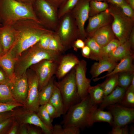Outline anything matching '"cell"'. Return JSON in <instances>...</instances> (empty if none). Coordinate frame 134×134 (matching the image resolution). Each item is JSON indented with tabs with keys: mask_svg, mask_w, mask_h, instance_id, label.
<instances>
[{
	"mask_svg": "<svg viewBox=\"0 0 134 134\" xmlns=\"http://www.w3.org/2000/svg\"><path fill=\"white\" fill-rule=\"evenodd\" d=\"M89 17L95 15L106 9L109 5L106 2L91 0L90 1Z\"/></svg>",
	"mask_w": 134,
	"mask_h": 134,
	"instance_id": "cell-31",
	"label": "cell"
},
{
	"mask_svg": "<svg viewBox=\"0 0 134 134\" xmlns=\"http://www.w3.org/2000/svg\"><path fill=\"white\" fill-rule=\"evenodd\" d=\"M63 78L59 81H55V84L59 90L62 96L64 105L65 114L72 105L75 104L78 100H81L78 94L75 68Z\"/></svg>",
	"mask_w": 134,
	"mask_h": 134,
	"instance_id": "cell-7",
	"label": "cell"
},
{
	"mask_svg": "<svg viewBox=\"0 0 134 134\" xmlns=\"http://www.w3.org/2000/svg\"><path fill=\"white\" fill-rule=\"evenodd\" d=\"M58 10L67 0H45Z\"/></svg>",
	"mask_w": 134,
	"mask_h": 134,
	"instance_id": "cell-48",
	"label": "cell"
},
{
	"mask_svg": "<svg viewBox=\"0 0 134 134\" xmlns=\"http://www.w3.org/2000/svg\"><path fill=\"white\" fill-rule=\"evenodd\" d=\"M118 74V86L126 90L130 85L134 77V72H123Z\"/></svg>",
	"mask_w": 134,
	"mask_h": 134,
	"instance_id": "cell-34",
	"label": "cell"
},
{
	"mask_svg": "<svg viewBox=\"0 0 134 134\" xmlns=\"http://www.w3.org/2000/svg\"><path fill=\"white\" fill-rule=\"evenodd\" d=\"M134 58V54L126 56L120 61L119 63H117L110 72L101 77L93 79V80L95 82L105 77L123 72H134V67L132 63Z\"/></svg>",
	"mask_w": 134,
	"mask_h": 134,
	"instance_id": "cell-21",
	"label": "cell"
},
{
	"mask_svg": "<svg viewBox=\"0 0 134 134\" xmlns=\"http://www.w3.org/2000/svg\"><path fill=\"white\" fill-rule=\"evenodd\" d=\"M19 111L15 110L0 113V122L8 118L15 117Z\"/></svg>",
	"mask_w": 134,
	"mask_h": 134,
	"instance_id": "cell-46",
	"label": "cell"
},
{
	"mask_svg": "<svg viewBox=\"0 0 134 134\" xmlns=\"http://www.w3.org/2000/svg\"><path fill=\"white\" fill-rule=\"evenodd\" d=\"M9 85L15 100L25 106L28 89L26 73L20 76L16 77L14 81Z\"/></svg>",
	"mask_w": 134,
	"mask_h": 134,
	"instance_id": "cell-14",
	"label": "cell"
},
{
	"mask_svg": "<svg viewBox=\"0 0 134 134\" xmlns=\"http://www.w3.org/2000/svg\"><path fill=\"white\" fill-rule=\"evenodd\" d=\"M128 40L130 44L132 49H134V27L132 29L130 34Z\"/></svg>",
	"mask_w": 134,
	"mask_h": 134,
	"instance_id": "cell-53",
	"label": "cell"
},
{
	"mask_svg": "<svg viewBox=\"0 0 134 134\" xmlns=\"http://www.w3.org/2000/svg\"><path fill=\"white\" fill-rule=\"evenodd\" d=\"M126 90L117 86L112 92L104 98L100 103L99 108L103 109L110 105L118 103L121 100Z\"/></svg>",
	"mask_w": 134,
	"mask_h": 134,
	"instance_id": "cell-24",
	"label": "cell"
},
{
	"mask_svg": "<svg viewBox=\"0 0 134 134\" xmlns=\"http://www.w3.org/2000/svg\"><path fill=\"white\" fill-rule=\"evenodd\" d=\"M55 86L54 78H51L48 84L39 91V102L40 105L49 102L53 93Z\"/></svg>",
	"mask_w": 134,
	"mask_h": 134,
	"instance_id": "cell-27",
	"label": "cell"
},
{
	"mask_svg": "<svg viewBox=\"0 0 134 134\" xmlns=\"http://www.w3.org/2000/svg\"><path fill=\"white\" fill-rule=\"evenodd\" d=\"M89 95L69 108L62 121V127H73L80 129L90 127V119L94 107Z\"/></svg>",
	"mask_w": 134,
	"mask_h": 134,
	"instance_id": "cell-4",
	"label": "cell"
},
{
	"mask_svg": "<svg viewBox=\"0 0 134 134\" xmlns=\"http://www.w3.org/2000/svg\"><path fill=\"white\" fill-rule=\"evenodd\" d=\"M118 74L108 77L103 82L101 83L103 90L104 97L112 92L118 86Z\"/></svg>",
	"mask_w": 134,
	"mask_h": 134,
	"instance_id": "cell-30",
	"label": "cell"
},
{
	"mask_svg": "<svg viewBox=\"0 0 134 134\" xmlns=\"http://www.w3.org/2000/svg\"><path fill=\"white\" fill-rule=\"evenodd\" d=\"M84 41L85 45L89 46L91 50L90 59L99 61L102 58L101 47L93 38L87 37Z\"/></svg>",
	"mask_w": 134,
	"mask_h": 134,
	"instance_id": "cell-29",
	"label": "cell"
},
{
	"mask_svg": "<svg viewBox=\"0 0 134 134\" xmlns=\"http://www.w3.org/2000/svg\"><path fill=\"white\" fill-rule=\"evenodd\" d=\"M88 19V25L85 30L87 37H90L98 29L110 24L112 21L113 18L108 8L102 12L89 17Z\"/></svg>",
	"mask_w": 134,
	"mask_h": 134,
	"instance_id": "cell-15",
	"label": "cell"
},
{
	"mask_svg": "<svg viewBox=\"0 0 134 134\" xmlns=\"http://www.w3.org/2000/svg\"><path fill=\"white\" fill-rule=\"evenodd\" d=\"M91 50L88 46L85 45L81 49V53L82 56L84 57L89 58L91 54Z\"/></svg>",
	"mask_w": 134,
	"mask_h": 134,
	"instance_id": "cell-51",
	"label": "cell"
},
{
	"mask_svg": "<svg viewBox=\"0 0 134 134\" xmlns=\"http://www.w3.org/2000/svg\"><path fill=\"white\" fill-rule=\"evenodd\" d=\"M62 56V53L44 49L37 43L23 52L17 60L14 68L15 76L26 73L31 66L43 60H51L59 63Z\"/></svg>",
	"mask_w": 134,
	"mask_h": 134,
	"instance_id": "cell-2",
	"label": "cell"
},
{
	"mask_svg": "<svg viewBox=\"0 0 134 134\" xmlns=\"http://www.w3.org/2000/svg\"><path fill=\"white\" fill-rule=\"evenodd\" d=\"M85 45L84 40L82 39L78 38L75 40L73 43L72 47L73 50L77 51L79 49H82Z\"/></svg>",
	"mask_w": 134,
	"mask_h": 134,
	"instance_id": "cell-47",
	"label": "cell"
},
{
	"mask_svg": "<svg viewBox=\"0 0 134 134\" xmlns=\"http://www.w3.org/2000/svg\"><path fill=\"white\" fill-rule=\"evenodd\" d=\"M36 112L27 110L19 111L15 116L17 122L21 124H29L40 128L45 134H52V129L46 125L41 120Z\"/></svg>",
	"mask_w": 134,
	"mask_h": 134,
	"instance_id": "cell-16",
	"label": "cell"
},
{
	"mask_svg": "<svg viewBox=\"0 0 134 134\" xmlns=\"http://www.w3.org/2000/svg\"><path fill=\"white\" fill-rule=\"evenodd\" d=\"M18 58L15 57L9 51L0 56V67L3 69L10 81L13 82L16 78L15 66Z\"/></svg>",
	"mask_w": 134,
	"mask_h": 134,
	"instance_id": "cell-20",
	"label": "cell"
},
{
	"mask_svg": "<svg viewBox=\"0 0 134 134\" xmlns=\"http://www.w3.org/2000/svg\"><path fill=\"white\" fill-rule=\"evenodd\" d=\"M115 37L110 24L97 30L89 37L93 38L102 47L115 38Z\"/></svg>",
	"mask_w": 134,
	"mask_h": 134,
	"instance_id": "cell-22",
	"label": "cell"
},
{
	"mask_svg": "<svg viewBox=\"0 0 134 134\" xmlns=\"http://www.w3.org/2000/svg\"><path fill=\"white\" fill-rule=\"evenodd\" d=\"M89 0H79L71 12L78 28L79 38L84 41L87 37L85 25L89 17Z\"/></svg>",
	"mask_w": 134,
	"mask_h": 134,
	"instance_id": "cell-11",
	"label": "cell"
},
{
	"mask_svg": "<svg viewBox=\"0 0 134 134\" xmlns=\"http://www.w3.org/2000/svg\"><path fill=\"white\" fill-rule=\"evenodd\" d=\"M11 100L16 101L13 96L9 84H0V101Z\"/></svg>",
	"mask_w": 134,
	"mask_h": 134,
	"instance_id": "cell-36",
	"label": "cell"
},
{
	"mask_svg": "<svg viewBox=\"0 0 134 134\" xmlns=\"http://www.w3.org/2000/svg\"><path fill=\"white\" fill-rule=\"evenodd\" d=\"M28 134H41L42 132L41 131L32 128H28Z\"/></svg>",
	"mask_w": 134,
	"mask_h": 134,
	"instance_id": "cell-55",
	"label": "cell"
},
{
	"mask_svg": "<svg viewBox=\"0 0 134 134\" xmlns=\"http://www.w3.org/2000/svg\"><path fill=\"white\" fill-rule=\"evenodd\" d=\"M15 119V117H13L0 122V134H6Z\"/></svg>",
	"mask_w": 134,
	"mask_h": 134,
	"instance_id": "cell-41",
	"label": "cell"
},
{
	"mask_svg": "<svg viewBox=\"0 0 134 134\" xmlns=\"http://www.w3.org/2000/svg\"><path fill=\"white\" fill-rule=\"evenodd\" d=\"M54 32L50 33L45 34L41 37L37 43L40 47L44 49H48L52 34Z\"/></svg>",
	"mask_w": 134,
	"mask_h": 134,
	"instance_id": "cell-43",
	"label": "cell"
},
{
	"mask_svg": "<svg viewBox=\"0 0 134 134\" xmlns=\"http://www.w3.org/2000/svg\"><path fill=\"white\" fill-rule=\"evenodd\" d=\"M26 73L28 89L25 106L27 110L37 113L40 106L38 78L35 72L32 69L31 71L28 69Z\"/></svg>",
	"mask_w": 134,
	"mask_h": 134,
	"instance_id": "cell-10",
	"label": "cell"
},
{
	"mask_svg": "<svg viewBox=\"0 0 134 134\" xmlns=\"http://www.w3.org/2000/svg\"><path fill=\"white\" fill-rule=\"evenodd\" d=\"M25 124H21L19 128L18 134H28V128Z\"/></svg>",
	"mask_w": 134,
	"mask_h": 134,
	"instance_id": "cell-54",
	"label": "cell"
},
{
	"mask_svg": "<svg viewBox=\"0 0 134 134\" xmlns=\"http://www.w3.org/2000/svg\"><path fill=\"white\" fill-rule=\"evenodd\" d=\"M17 35V32L13 24L0 26V42L4 54L8 52L13 46Z\"/></svg>",
	"mask_w": 134,
	"mask_h": 134,
	"instance_id": "cell-17",
	"label": "cell"
},
{
	"mask_svg": "<svg viewBox=\"0 0 134 134\" xmlns=\"http://www.w3.org/2000/svg\"><path fill=\"white\" fill-rule=\"evenodd\" d=\"M80 129L73 127H67L63 128L60 124L53 126L52 129V134H79Z\"/></svg>",
	"mask_w": 134,
	"mask_h": 134,
	"instance_id": "cell-33",
	"label": "cell"
},
{
	"mask_svg": "<svg viewBox=\"0 0 134 134\" xmlns=\"http://www.w3.org/2000/svg\"><path fill=\"white\" fill-rule=\"evenodd\" d=\"M24 105L15 100L0 101V113L14 110V109Z\"/></svg>",
	"mask_w": 134,
	"mask_h": 134,
	"instance_id": "cell-38",
	"label": "cell"
},
{
	"mask_svg": "<svg viewBox=\"0 0 134 134\" xmlns=\"http://www.w3.org/2000/svg\"><path fill=\"white\" fill-rule=\"evenodd\" d=\"M49 102L56 109L58 117L65 114L64 106L63 99L59 90L55 85L53 93Z\"/></svg>",
	"mask_w": 134,
	"mask_h": 134,
	"instance_id": "cell-26",
	"label": "cell"
},
{
	"mask_svg": "<svg viewBox=\"0 0 134 134\" xmlns=\"http://www.w3.org/2000/svg\"><path fill=\"white\" fill-rule=\"evenodd\" d=\"M25 4L32 5L34 0H15Z\"/></svg>",
	"mask_w": 134,
	"mask_h": 134,
	"instance_id": "cell-56",
	"label": "cell"
},
{
	"mask_svg": "<svg viewBox=\"0 0 134 134\" xmlns=\"http://www.w3.org/2000/svg\"><path fill=\"white\" fill-rule=\"evenodd\" d=\"M79 61L78 57L72 54L62 56L55 74L56 77L59 79L63 78L75 67Z\"/></svg>",
	"mask_w": 134,
	"mask_h": 134,
	"instance_id": "cell-18",
	"label": "cell"
},
{
	"mask_svg": "<svg viewBox=\"0 0 134 134\" xmlns=\"http://www.w3.org/2000/svg\"><path fill=\"white\" fill-rule=\"evenodd\" d=\"M27 19L40 23L32 5L15 0H0V23L2 25L13 24L18 21Z\"/></svg>",
	"mask_w": 134,
	"mask_h": 134,
	"instance_id": "cell-3",
	"label": "cell"
},
{
	"mask_svg": "<svg viewBox=\"0 0 134 134\" xmlns=\"http://www.w3.org/2000/svg\"><path fill=\"white\" fill-rule=\"evenodd\" d=\"M79 0H67L58 10L59 19L65 14L70 12Z\"/></svg>",
	"mask_w": 134,
	"mask_h": 134,
	"instance_id": "cell-37",
	"label": "cell"
},
{
	"mask_svg": "<svg viewBox=\"0 0 134 134\" xmlns=\"http://www.w3.org/2000/svg\"><path fill=\"white\" fill-rule=\"evenodd\" d=\"M95 62L92 66L90 73L92 79L98 77L102 73L107 71L108 73L111 71L117 64V62L108 57H103Z\"/></svg>",
	"mask_w": 134,
	"mask_h": 134,
	"instance_id": "cell-19",
	"label": "cell"
},
{
	"mask_svg": "<svg viewBox=\"0 0 134 134\" xmlns=\"http://www.w3.org/2000/svg\"><path fill=\"white\" fill-rule=\"evenodd\" d=\"M44 105L45 109L53 120L54 119L58 117L56 110L51 104L48 102Z\"/></svg>",
	"mask_w": 134,
	"mask_h": 134,
	"instance_id": "cell-44",
	"label": "cell"
},
{
	"mask_svg": "<svg viewBox=\"0 0 134 134\" xmlns=\"http://www.w3.org/2000/svg\"><path fill=\"white\" fill-rule=\"evenodd\" d=\"M106 0H89L91 1V0H95V1H105Z\"/></svg>",
	"mask_w": 134,
	"mask_h": 134,
	"instance_id": "cell-60",
	"label": "cell"
},
{
	"mask_svg": "<svg viewBox=\"0 0 134 134\" xmlns=\"http://www.w3.org/2000/svg\"><path fill=\"white\" fill-rule=\"evenodd\" d=\"M14 121L11 127L6 133L8 134H18V123Z\"/></svg>",
	"mask_w": 134,
	"mask_h": 134,
	"instance_id": "cell-50",
	"label": "cell"
},
{
	"mask_svg": "<svg viewBox=\"0 0 134 134\" xmlns=\"http://www.w3.org/2000/svg\"><path fill=\"white\" fill-rule=\"evenodd\" d=\"M118 7L126 16L134 20V9L129 5L125 2Z\"/></svg>",
	"mask_w": 134,
	"mask_h": 134,
	"instance_id": "cell-42",
	"label": "cell"
},
{
	"mask_svg": "<svg viewBox=\"0 0 134 134\" xmlns=\"http://www.w3.org/2000/svg\"><path fill=\"white\" fill-rule=\"evenodd\" d=\"M2 26V24L1 23H0V26Z\"/></svg>",
	"mask_w": 134,
	"mask_h": 134,
	"instance_id": "cell-61",
	"label": "cell"
},
{
	"mask_svg": "<svg viewBox=\"0 0 134 134\" xmlns=\"http://www.w3.org/2000/svg\"><path fill=\"white\" fill-rule=\"evenodd\" d=\"M109 12L113 18L111 25L112 31L121 43L128 40L134 27V20L127 17L116 6L109 5Z\"/></svg>",
	"mask_w": 134,
	"mask_h": 134,
	"instance_id": "cell-5",
	"label": "cell"
},
{
	"mask_svg": "<svg viewBox=\"0 0 134 134\" xmlns=\"http://www.w3.org/2000/svg\"><path fill=\"white\" fill-rule=\"evenodd\" d=\"M132 49L128 40L121 43L109 54L108 57L117 62L128 55L133 54Z\"/></svg>",
	"mask_w": 134,
	"mask_h": 134,
	"instance_id": "cell-25",
	"label": "cell"
},
{
	"mask_svg": "<svg viewBox=\"0 0 134 134\" xmlns=\"http://www.w3.org/2000/svg\"><path fill=\"white\" fill-rule=\"evenodd\" d=\"M4 54L2 46L0 42V56Z\"/></svg>",
	"mask_w": 134,
	"mask_h": 134,
	"instance_id": "cell-58",
	"label": "cell"
},
{
	"mask_svg": "<svg viewBox=\"0 0 134 134\" xmlns=\"http://www.w3.org/2000/svg\"><path fill=\"white\" fill-rule=\"evenodd\" d=\"M37 114L41 121L47 126L52 129L53 120L51 118L44 105H40Z\"/></svg>",
	"mask_w": 134,
	"mask_h": 134,
	"instance_id": "cell-40",
	"label": "cell"
},
{
	"mask_svg": "<svg viewBox=\"0 0 134 134\" xmlns=\"http://www.w3.org/2000/svg\"><path fill=\"white\" fill-rule=\"evenodd\" d=\"M117 104L127 107L134 108V89L129 87L121 100Z\"/></svg>",
	"mask_w": 134,
	"mask_h": 134,
	"instance_id": "cell-32",
	"label": "cell"
},
{
	"mask_svg": "<svg viewBox=\"0 0 134 134\" xmlns=\"http://www.w3.org/2000/svg\"><path fill=\"white\" fill-rule=\"evenodd\" d=\"M97 122H107L112 126L113 119L109 111H104L103 109L98 108L96 105L93 109L91 114L89 122L90 126H92L95 123Z\"/></svg>",
	"mask_w": 134,
	"mask_h": 134,
	"instance_id": "cell-23",
	"label": "cell"
},
{
	"mask_svg": "<svg viewBox=\"0 0 134 134\" xmlns=\"http://www.w3.org/2000/svg\"><path fill=\"white\" fill-rule=\"evenodd\" d=\"M111 134H129V131L127 125L122 127H113Z\"/></svg>",
	"mask_w": 134,
	"mask_h": 134,
	"instance_id": "cell-45",
	"label": "cell"
},
{
	"mask_svg": "<svg viewBox=\"0 0 134 134\" xmlns=\"http://www.w3.org/2000/svg\"><path fill=\"white\" fill-rule=\"evenodd\" d=\"M126 2L134 9V0H124Z\"/></svg>",
	"mask_w": 134,
	"mask_h": 134,
	"instance_id": "cell-57",
	"label": "cell"
},
{
	"mask_svg": "<svg viewBox=\"0 0 134 134\" xmlns=\"http://www.w3.org/2000/svg\"><path fill=\"white\" fill-rule=\"evenodd\" d=\"M121 44L117 39L115 38L106 45L101 47V54L102 58L108 57L109 54Z\"/></svg>",
	"mask_w": 134,
	"mask_h": 134,
	"instance_id": "cell-39",
	"label": "cell"
},
{
	"mask_svg": "<svg viewBox=\"0 0 134 134\" xmlns=\"http://www.w3.org/2000/svg\"><path fill=\"white\" fill-rule=\"evenodd\" d=\"M106 2L110 4L119 7L126 2L124 0H106Z\"/></svg>",
	"mask_w": 134,
	"mask_h": 134,
	"instance_id": "cell-52",
	"label": "cell"
},
{
	"mask_svg": "<svg viewBox=\"0 0 134 134\" xmlns=\"http://www.w3.org/2000/svg\"><path fill=\"white\" fill-rule=\"evenodd\" d=\"M13 25L17 32V35L14 45L9 51L17 58L37 43L43 35L54 32L32 19L20 20Z\"/></svg>",
	"mask_w": 134,
	"mask_h": 134,
	"instance_id": "cell-1",
	"label": "cell"
},
{
	"mask_svg": "<svg viewBox=\"0 0 134 134\" xmlns=\"http://www.w3.org/2000/svg\"><path fill=\"white\" fill-rule=\"evenodd\" d=\"M48 49L62 53L65 51L60 40L54 32L52 34Z\"/></svg>",
	"mask_w": 134,
	"mask_h": 134,
	"instance_id": "cell-35",
	"label": "cell"
},
{
	"mask_svg": "<svg viewBox=\"0 0 134 134\" xmlns=\"http://www.w3.org/2000/svg\"><path fill=\"white\" fill-rule=\"evenodd\" d=\"M10 83V80L0 67V84H9Z\"/></svg>",
	"mask_w": 134,
	"mask_h": 134,
	"instance_id": "cell-49",
	"label": "cell"
},
{
	"mask_svg": "<svg viewBox=\"0 0 134 134\" xmlns=\"http://www.w3.org/2000/svg\"><path fill=\"white\" fill-rule=\"evenodd\" d=\"M32 6L40 23L46 28L54 32L59 20L58 10L45 0H34Z\"/></svg>",
	"mask_w": 134,
	"mask_h": 134,
	"instance_id": "cell-8",
	"label": "cell"
},
{
	"mask_svg": "<svg viewBox=\"0 0 134 134\" xmlns=\"http://www.w3.org/2000/svg\"><path fill=\"white\" fill-rule=\"evenodd\" d=\"M90 99L94 105L100 103L104 97L103 90L100 84L89 87L88 91Z\"/></svg>",
	"mask_w": 134,
	"mask_h": 134,
	"instance_id": "cell-28",
	"label": "cell"
},
{
	"mask_svg": "<svg viewBox=\"0 0 134 134\" xmlns=\"http://www.w3.org/2000/svg\"><path fill=\"white\" fill-rule=\"evenodd\" d=\"M62 43L65 51L72 47L73 42L79 38L78 28L71 12L62 16L54 31Z\"/></svg>",
	"mask_w": 134,
	"mask_h": 134,
	"instance_id": "cell-6",
	"label": "cell"
},
{
	"mask_svg": "<svg viewBox=\"0 0 134 134\" xmlns=\"http://www.w3.org/2000/svg\"><path fill=\"white\" fill-rule=\"evenodd\" d=\"M134 128L133 126H131V127L130 130L129 131V133L130 134H134Z\"/></svg>",
	"mask_w": 134,
	"mask_h": 134,
	"instance_id": "cell-59",
	"label": "cell"
},
{
	"mask_svg": "<svg viewBox=\"0 0 134 134\" xmlns=\"http://www.w3.org/2000/svg\"><path fill=\"white\" fill-rule=\"evenodd\" d=\"M58 63L52 60H44L31 67L38 78L39 91L48 84L55 74Z\"/></svg>",
	"mask_w": 134,
	"mask_h": 134,
	"instance_id": "cell-9",
	"label": "cell"
},
{
	"mask_svg": "<svg viewBox=\"0 0 134 134\" xmlns=\"http://www.w3.org/2000/svg\"><path fill=\"white\" fill-rule=\"evenodd\" d=\"M87 66L86 62L82 59L80 60L74 67L78 94L81 100L88 96V90L91 86V80L86 76Z\"/></svg>",
	"mask_w": 134,
	"mask_h": 134,
	"instance_id": "cell-13",
	"label": "cell"
},
{
	"mask_svg": "<svg viewBox=\"0 0 134 134\" xmlns=\"http://www.w3.org/2000/svg\"><path fill=\"white\" fill-rule=\"evenodd\" d=\"M106 107L113 117V127H123L134 121V108L127 107L117 103Z\"/></svg>",
	"mask_w": 134,
	"mask_h": 134,
	"instance_id": "cell-12",
	"label": "cell"
}]
</instances>
